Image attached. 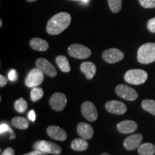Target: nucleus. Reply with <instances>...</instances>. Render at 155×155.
Listing matches in <instances>:
<instances>
[{
  "label": "nucleus",
  "mask_w": 155,
  "mask_h": 155,
  "mask_svg": "<svg viewBox=\"0 0 155 155\" xmlns=\"http://www.w3.org/2000/svg\"><path fill=\"white\" fill-rule=\"evenodd\" d=\"M81 113L89 121H95L98 119V111L92 102L85 101L81 106Z\"/></svg>",
  "instance_id": "nucleus-11"
},
{
  "label": "nucleus",
  "mask_w": 155,
  "mask_h": 155,
  "mask_svg": "<svg viewBox=\"0 0 155 155\" xmlns=\"http://www.w3.org/2000/svg\"><path fill=\"white\" fill-rule=\"evenodd\" d=\"M88 147V144L87 142L86 139L81 138L75 139L74 140L71 142V148L75 151H78V152H83V151L86 150Z\"/></svg>",
  "instance_id": "nucleus-20"
},
{
  "label": "nucleus",
  "mask_w": 155,
  "mask_h": 155,
  "mask_svg": "<svg viewBox=\"0 0 155 155\" xmlns=\"http://www.w3.org/2000/svg\"><path fill=\"white\" fill-rule=\"evenodd\" d=\"M2 26V19H0V28H1Z\"/></svg>",
  "instance_id": "nucleus-37"
},
{
  "label": "nucleus",
  "mask_w": 155,
  "mask_h": 155,
  "mask_svg": "<svg viewBox=\"0 0 155 155\" xmlns=\"http://www.w3.org/2000/svg\"><path fill=\"white\" fill-rule=\"evenodd\" d=\"M143 140L142 135L140 134H135L130 135L124 141V147L126 150L131 151L137 149L141 144Z\"/></svg>",
  "instance_id": "nucleus-13"
},
{
  "label": "nucleus",
  "mask_w": 155,
  "mask_h": 155,
  "mask_svg": "<svg viewBox=\"0 0 155 155\" xmlns=\"http://www.w3.org/2000/svg\"><path fill=\"white\" fill-rule=\"evenodd\" d=\"M28 118L30 121H35V111L33 110L30 111V113L28 114Z\"/></svg>",
  "instance_id": "nucleus-33"
},
{
  "label": "nucleus",
  "mask_w": 155,
  "mask_h": 155,
  "mask_svg": "<svg viewBox=\"0 0 155 155\" xmlns=\"http://www.w3.org/2000/svg\"><path fill=\"white\" fill-rule=\"evenodd\" d=\"M30 45L32 49L38 51H46L49 48V44L43 39L35 38L30 40Z\"/></svg>",
  "instance_id": "nucleus-18"
},
{
  "label": "nucleus",
  "mask_w": 155,
  "mask_h": 155,
  "mask_svg": "<svg viewBox=\"0 0 155 155\" xmlns=\"http://www.w3.org/2000/svg\"><path fill=\"white\" fill-rule=\"evenodd\" d=\"M55 62L58 68L63 73H68L71 71V66L68 58L64 55H58L55 58Z\"/></svg>",
  "instance_id": "nucleus-19"
},
{
  "label": "nucleus",
  "mask_w": 155,
  "mask_h": 155,
  "mask_svg": "<svg viewBox=\"0 0 155 155\" xmlns=\"http://www.w3.org/2000/svg\"><path fill=\"white\" fill-rule=\"evenodd\" d=\"M105 107L109 113L116 114V115H121V114H125L127 111V106L123 102L116 100L108 101L106 104Z\"/></svg>",
  "instance_id": "nucleus-12"
},
{
  "label": "nucleus",
  "mask_w": 155,
  "mask_h": 155,
  "mask_svg": "<svg viewBox=\"0 0 155 155\" xmlns=\"http://www.w3.org/2000/svg\"><path fill=\"white\" fill-rule=\"evenodd\" d=\"M141 107L144 111L155 116V101L144 99L141 103Z\"/></svg>",
  "instance_id": "nucleus-23"
},
{
  "label": "nucleus",
  "mask_w": 155,
  "mask_h": 155,
  "mask_svg": "<svg viewBox=\"0 0 155 155\" xmlns=\"http://www.w3.org/2000/svg\"><path fill=\"white\" fill-rule=\"evenodd\" d=\"M28 108V102L23 98H20L15 103V109L18 113H24Z\"/></svg>",
  "instance_id": "nucleus-25"
},
{
  "label": "nucleus",
  "mask_w": 155,
  "mask_h": 155,
  "mask_svg": "<svg viewBox=\"0 0 155 155\" xmlns=\"http://www.w3.org/2000/svg\"><path fill=\"white\" fill-rule=\"evenodd\" d=\"M78 134L82 138L88 140L93 137L94 134L92 126L85 122H80L77 126Z\"/></svg>",
  "instance_id": "nucleus-16"
},
{
  "label": "nucleus",
  "mask_w": 155,
  "mask_h": 155,
  "mask_svg": "<svg viewBox=\"0 0 155 155\" xmlns=\"http://www.w3.org/2000/svg\"><path fill=\"white\" fill-rule=\"evenodd\" d=\"M80 69L81 72L86 75L88 80H91L96 73V66L93 62H83L81 63Z\"/></svg>",
  "instance_id": "nucleus-17"
},
{
  "label": "nucleus",
  "mask_w": 155,
  "mask_h": 155,
  "mask_svg": "<svg viewBox=\"0 0 155 155\" xmlns=\"http://www.w3.org/2000/svg\"><path fill=\"white\" fill-rule=\"evenodd\" d=\"M44 96L43 89L40 87H34L32 88V91L30 92V98L32 101L36 102L40 100Z\"/></svg>",
  "instance_id": "nucleus-24"
},
{
  "label": "nucleus",
  "mask_w": 155,
  "mask_h": 155,
  "mask_svg": "<svg viewBox=\"0 0 155 155\" xmlns=\"http://www.w3.org/2000/svg\"><path fill=\"white\" fill-rule=\"evenodd\" d=\"M139 2L145 9H153L155 7V0H139Z\"/></svg>",
  "instance_id": "nucleus-27"
},
{
  "label": "nucleus",
  "mask_w": 155,
  "mask_h": 155,
  "mask_svg": "<svg viewBox=\"0 0 155 155\" xmlns=\"http://www.w3.org/2000/svg\"><path fill=\"white\" fill-rule=\"evenodd\" d=\"M71 22V15L68 12H62L55 15L49 19L46 27V30L50 35H57L66 30Z\"/></svg>",
  "instance_id": "nucleus-1"
},
{
  "label": "nucleus",
  "mask_w": 155,
  "mask_h": 155,
  "mask_svg": "<svg viewBox=\"0 0 155 155\" xmlns=\"http://www.w3.org/2000/svg\"><path fill=\"white\" fill-rule=\"evenodd\" d=\"M27 1L29 2H35L38 1V0H27Z\"/></svg>",
  "instance_id": "nucleus-36"
},
{
  "label": "nucleus",
  "mask_w": 155,
  "mask_h": 155,
  "mask_svg": "<svg viewBox=\"0 0 155 155\" xmlns=\"http://www.w3.org/2000/svg\"><path fill=\"white\" fill-rule=\"evenodd\" d=\"M101 155H109V154H108V153L105 152V153H102Z\"/></svg>",
  "instance_id": "nucleus-38"
},
{
  "label": "nucleus",
  "mask_w": 155,
  "mask_h": 155,
  "mask_svg": "<svg viewBox=\"0 0 155 155\" xmlns=\"http://www.w3.org/2000/svg\"><path fill=\"white\" fill-rule=\"evenodd\" d=\"M137 60L141 64H150L155 61V43L147 42L140 46L137 52Z\"/></svg>",
  "instance_id": "nucleus-2"
},
{
  "label": "nucleus",
  "mask_w": 155,
  "mask_h": 155,
  "mask_svg": "<svg viewBox=\"0 0 155 155\" xmlns=\"http://www.w3.org/2000/svg\"><path fill=\"white\" fill-rule=\"evenodd\" d=\"M49 104L52 109L55 111H61L65 108L67 104L66 96L63 93H55L52 95L49 100Z\"/></svg>",
  "instance_id": "nucleus-8"
},
{
  "label": "nucleus",
  "mask_w": 155,
  "mask_h": 155,
  "mask_svg": "<svg viewBox=\"0 0 155 155\" xmlns=\"http://www.w3.org/2000/svg\"><path fill=\"white\" fill-rule=\"evenodd\" d=\"M47 134L50 138L57 141H65L68 137L66 131L58 126H50L47 129Z\"/></svg>",
  "instance_id": "nucleus-14"
},
{
  "label": "nucleus",
  "mask_w": 155,
  "mask_h": 155,
  "mask_svg": "<svg viewBox=\"0 0 155 155\" xmlns=\"http://www.w3.org/2000/svg\"><path fill=\"white\" fill-rule=\"evenodd\" d=\"M15 154V150L12 148V147H7V148L5 149V150L3 151V152L2 153V155H14Z\"/></svg>",
  "instance_id": "nucleus-31"
},
{
  "label": "nucleus",
  "mask_w": 155,
  "mask_h": 155,
  "mask_svg": "<svg viewBox=\"0 0 155 155\" xmlns=\"http://www.w3.org/2000/svg\"><path fill=\"white\" fill-rule=\"evenodd\" d=\"M42 154H45L44 152H41V151L36 150H35L33 152H29L28 154H26V155H42Z\"/></svg>",
  "instance_id": "nucleus-34"
},
{
  "label": "nucleus",
  "mask_w": 155,
  "mask_h": 155,
  "mask_svg": "<svg viewBox=\"0 0 155 155\" xmlns=\"http://www.w3.org/2000/svg\"><path fill=\"white\" fill-rule=\"evenodd\" d=\"M12 124L19 129H27L29 127V122L25 118L16 116L12 119Z\"/></svg>",
  "instance_id": "nucleus-22"
},
{
  "label": "nucleus",
  "mask_w": 155,
  "mask_h": 155,
  "mask_svg": "<svg viewBox=\"0 0 155 155\" xmlns=\"http://www.w3.org/2000/svg\"><path fill=\"white\" fill-rule=\"evenodd\" d=\"M69 55L77 59H87L91 55V51L88 47L81 44H72L69 46Z\"/></svg>",
  "instance_id": "nucleus-6"
},
{
  "label": "nucleus",
  "mask_w": 155,
  "mask_h": 155,
  "mask_svg": "<svg viewBox=\"0 0 155 155\" xmlns=\"http://www.w3.org/2000/svg\"><path fill=\"white\" fill-rule=\"evenodd\" d=\"M116 127L120 133L129 134L134 132L137 129L138 126L135 121H131V120H124V121L119 122Z\"/></svg>",
  "instance_id": "nucleus-15"
},
{
  "label": "nucleus",
  "mask_w": 155,
  "mask_h": 155,
  "mask_svg": "<svg viewBox=\"0 0 155 155\" xmlns=\"http://www.w3.org/2000/svg\"><path fill=\"white\" fill-rule=\"evenodd\" d=\"M102 58L106 63L112 64L122 61L124 58V54L117 48H110L103 53Z\"/></svg>",
  "instance_id": "nucleus-9"
},
{
  "label": "nucleus",
  "mask_w": 155,
  "mask_h": 155,
  "mask_svg": "<svg viewBox=\"0 0 155 155\" xmlns=\"http://www.w3.org/2000/svg\"><path fill=\"white\" fill-rule=\"evenodd\" d=\"M70 1H81L83 3H88L89 2V0H70Z\"/></svg>",
  "instance_id": "nucleus-35"
},
{
  "label": "nucleus",
  "mask_w": 155,
  "mask_h": 155,
  "mask_svg": "<svg viewBox=\"0 0 155 155\" xmlns=\"http://www.w3.org/2000/svg\"><path fill=\"white\" fill-rule=\"evenodd\" d=\"M35 65L37 68L41 70L45 74L48 75V76L55 78L57 75V70H56L55 66L45 58H38L35 62Z\"/></svg>",
  "instance_id": "nucleus-10"
},
{
  "label": "nucleus",
  "mask_w": 155,
  "mask_h": 155,
  "mask_svg": "<svg viewBox=\"0 0 155 155\" xmlns=\"http://www.w3.org/2000/svg\"><path fill=\"white\" fill-rule=\"evenodd\" d=\"M8 78L11 81H15L17 80V73L15 70H12L10 72L8 73Z\"/></svg>",
  "instance_id": "nucleus-30"
},
{
  "label": "nucleus",
  "mask_w": 155,
  "mask_h": 155,
  "mask_svg": "<svg viewBox=\"0 0 155 155\" xmlns=\"http://www.w3.org/2000/svg\"><path fill=\"white\" fill-rule=\"evenodd\" d=\"M33 149L36 150L41 151L45 154H61L62 149L59 145L55 144L50 141L39 140L33 144Z\"/></svg>",
  "instance_id": "nucleus-4"
},
{
  "label": "nucleus",
  "mask_w": 155,
  "mask_h": 155,
  "mask_svg": "<svg viewBox=\"0 0 155 155\" xmlns=\"http://www.w3.org/2000/svg\"><path fill=\"white\" fill-rule=\"evenodd\" d=\"M147 27L150 32H152V33H155V17H153V18L150 19V20L147 22Z\"/></svg>",
  "instance_id": "nucleus-29"
},
{
  "label": "nucleus",
  "mask_w": 155,
  "mask_h": 155,
  "mask_svg": "<svg viewBox=\"0 0 155 155\" xmlns=\"http://www.w3.org/2000/svg\"><path fill=\"white\" fill-rule=\"evenodd\" d=\"M148 74L141 69H131L124 75V80L127 83L132 85H141L146 82Z\"/></svg>",
  "instance_id": "nucleus-3"
},
{
  "label": "nucleus",
  "mask_w": 155,
  "mask_h": 155,
  "mask_svg": "<svg viewBox=\"0 0 155 155\" xmlns=\"http://www.w3.org/2000/svg\"><path fill=\"white\" fill-rule=\"evenodd\" d=\"M109 9L114 13H118L122 7V0H108Z\"/></svg>",
  "instance_id": "nucleus-26"
},
{
  "label": "nucleus",
  "mask_w": 155,
  "mask_h": 155,
  "mask_svg": "<svg viewBox=\"0 0 155 155\" xmlns=\"http://www.w3.org/2000/svg\"><path fill=\"white\" fill-rule=\"evenodd\" d=\"M6 131H11L12 132L10 139H15V134L12 131V130L11 128L9 127L7 124H1V125H0V133H1V134L5 133Z\"/></svg>",
  "instance_id": "nucleus-28"
},
{
  "label": "nucleus",
  "mask_w": 155,
  "mask_h": 155,
  "mask_svg": "<svg viewBox=\"0 0 155 155\" xmlns=\"http://www.w3.org/2000/svg\"><path fill=\"white\" fill-rule=\"evenodd\" d=\"M7 82H8V78L4 76L3 75H0V87L3 88L7 85Z\"/></svg>",
  "instance_id": "nucleus-32"
},
{
  "label": "nucleus",
  "mask_w": 155,
  "mask_h": 155,
  "mask_svg": "<svg viewBox=\"0 0 155 155\" xmlns=\"http://www.w3.org/2000/svg\"><path fill=\"white\" fill-rule=\"evenodd\" d=\"M116 94L124 99L133 101L138 98V93L131 87L125 84L118 85L116 87Z\"/></svg>",
  "instance_id": "nucleus-7"
},
{
  "label": "nucleus",
  "mask_w": 155,
  "mask_h": 155,
  "mask_svg": "<svg viewBox=\"0 0 155 155\" xmlns=\"http://www.w3.org/2000/svg\"><path fill=\"white\" fill-rule=\"evenodd\" d=\"M44 81V73L38 68H32L25 78V85L28 88H34L40 86Z\"/></svg>",
  "instance_id": "nucleus-5"
},
{
  "label": "nucleus",
  "mask_w": 155,
  "mask_h": 155,
  "mask_svg": "<svg viewBox=\"0 0 155 155\" xmlns=\"http://www.w3.org/2000/svg\"><path fill=\"white\" fill-rule=\"evenodd\" d=\"M139 154L140 155H154L155 154V146L152 143H144L141 144L138 148Z\"/></svg>",
  "instance_id": "nucleus-21"
}]
</instances>
